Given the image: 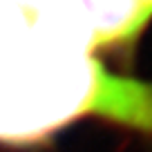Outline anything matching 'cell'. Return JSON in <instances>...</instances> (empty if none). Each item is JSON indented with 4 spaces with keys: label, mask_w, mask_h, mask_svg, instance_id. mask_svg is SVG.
Here are the masks:
<instances>
[{
    "label": "cell",
    "mask_w": 152,
    "mask_h": 152,
    "mask_svg": "<svg viewBox=\"0 0 152 152\" xmlns=\"http://www.w3.org/2000/svg\"><path fill=\"white\" fill-rule=\"evenodd\" d=\"M87 116L152 134V83L112 74L99 63Z\"/></svg>",
    "instance_id": "1"
},
{
    "label": "cell",
    "mask_w": 152,
    "mask_h": 152,
    "mask_svg": "<svg viewBox=\"0 0 152 152\" xmlns=\"http://www.w3.org/2000/svg\"><path fill=\"white\" fill-rule=\"evenodd\" d=\"M83 7L92 47H130L152 18L137 0H83Z\"/></svg>",
    "instance_id": "2"
},
{
    "label": "cell",
    "mask_w": 152,
    "mask_h": 152,
    "mask_svg": "<svg viewBox=\"0 0 152 152\" xmlns=\"http://www.w3.org/2000/svg\"><path fill=\"white\" fill-rule=\"evenodd\" d=\"M137 2H141L143 7H148V9L152 11V0H137Z\"/></svg>",
    "instance_id": "3"
}]
</instances>
